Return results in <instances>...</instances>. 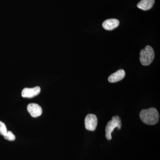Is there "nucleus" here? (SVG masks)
<instances>
[{"instance_id":"f257e3e1","label":"nucleus","mask_w":160,"mask_h":160,"mask_svg":"<svg viewBox=\"0 0 160 160\" xmlns=\"http://www.w3.org/2000/svg\"><path fill=\"white\" fill-rule=\"evenodd\" d=\"M140 118L143 123L148 125H154L158 122L159 114L155 108L142 109L140 113Z\"/></svg>"},{"instance_id":"f03ea898","label":"nucleus","mask_w":160,"mask_h":160,"mask_svg":"<svg viewBox=\"0 0 160 160\" xmlns=\"http://www.w3.org/2000/svg\"><path fill=\"white\" fill-rule=\"evenodd\" d=\"M140 56V61L142 65L149 66L154 60V50L151 46H146L145 49L141 50Z\"/></svg>"},{"instance_id":"7ed1b4c3","label":"nucleus","mask_w":160,"mask_h":160,"mask_svg":"<svg viewBox=\"0 0 160 160\" xmlns=\"http://www.w3.org/2000/svg\"><path fill=\"white\" fill-rule=\"evenodd\" d=\"M122 123L121 119L118 116H115L112 118L111 121H109L106 127V137L107 140H110L112 139L111 133L115 128L117 127L118 130L121 129Z\"/></svg>"},{"instance_id":"20e7f679","label":"nucleus","mask_w":160,"mask_h":160,"mask_svg":"<svg viewBox=\"0 0 160 160\" xmlns=\"http://www.w3.org/2000/svg\"><path fill=\"white\" fill-rule=\"evenodd\" d=\"M98 118L95 115L89 114L86 116L85 120L86 129L89 131H93L96 129Z\"/></svg>"},{"instance_id":"39448f33","label":"nucleus","mask_w":160,"mask_h":160,"mask_svg":"<svg viewBox=\"0 0 160 160\" xmlns=\"http://www.w3.org/2000/svg\"><path fill=\"white\" fill-rule=\"evenodd\" d=\"M41 88L39 86H36L34 88H24L22 92V97L25 98H32L37 96L40 93Z\"/></svg>"},{"instance_id":"423d86ee","label":"nucleus","mask_w":160,"mask_h":160,"mask_svg":"<svg viewBox=\"0 0 160 160\" xmlns=\"http://www.w3.org/2000/svg\"><path fill=\"white\" fill-rule=\"evenodd\" d=\"M27 110L29 114L33 118H37L42 114V107L35 103H30L27 106Z\"/></svg>"},{"instance_id":"0eeeda50","label":"nucleus","mask_w":160,"mask_h":160,"mask_svg":"<svg viewBox=\"0 0 160 160\" xmlns=\"http://www.w3.org/2000/svg\"><path fill=\"white\" fill-rule=\"evenodd\" d=\"M119 23V21L117 19H109L103 22L102 26L106 30H112L118 27Z\"/></svg>"},{"instance_id":"6e6552de","label":"nucleus","mask_w":160,"mask_h":160,"mask_svg":"<svg viewBox=\"0 0 160 160\" xmlns=\"http://www.w3.org/2000/svg\"><path fill=\"white\" fill-rule=\"evenodd\" d=\"M126 75L125 72L123 69H120L109 76L108 81L110 83H115L119 82L124 78Z\"/></svg>"},{"instance_id":"1a4fd4ad","label":"nucleus","mask_w":160,"mask_h":160,"mask_svg":"<svg viewBox=\"0 0 160 160\" xmlns=\"http://www.w3.org/2000/svg\"><path fill=\"white\" fill-rule=\"evenodd\" d=\"M154 3V0H141L138 3L137 7L142 10L146 11L151 9Z\"/></svg>"},{"instance_id":"9d476101","label":"nucleus","mask_w":160,"mask_h":160,"mask_svg":"<svg viewBox=\"0 0 160 160\" xmlns=\"http://www.w3.org/2000/svg\"><path fill=\"white\" fill-rule=\"evenodd\" d=\"M3 136L5 139L9 141H14L16 139L15 136L10 131H7L6 134L4 135Z\"/></svg>"},{"instance_id":"9b49d317","label":"nucleus","mask_w":160,"mask_h":160,"mask_svg":"<svg viewBox=\"0 0 160 160\" xmlns=\"http://www.w3.org/2000/svg\"><path fill=\"white\" fill-rule=\"evenodd\" d=\"M7 128L5 123L0 121V134L4 136L7 132Z\"/></svg>"}]
</instances>
